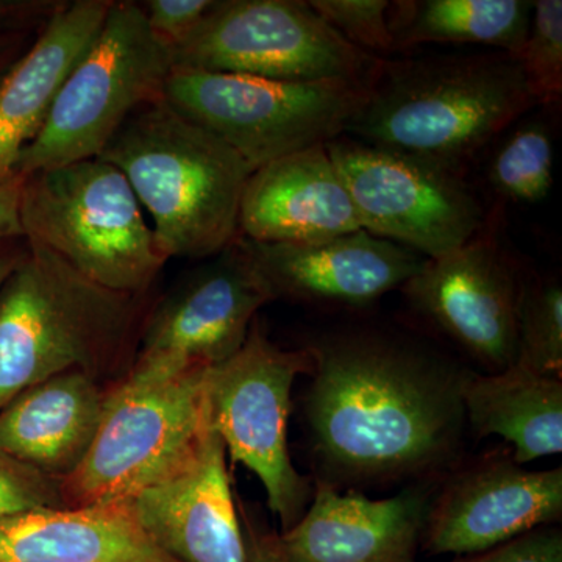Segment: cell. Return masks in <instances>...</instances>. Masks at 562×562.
Wrapping results in <instances>:
<instances>
[{
	"mask_svg": "<svg viewBox=\"0 0 562 562\" xmlns=\"http://www.w3.org/2000/svg\"><path fill=\"white\" fill-rule=\"evenodd\" d=\"M305 412L317 460L346 482H386L431 471L457 450L468 373L382 331L313 344Z\"/></svg>",
	"mask_w": 562,
	"mask_h": 562,
	"instance_id": "6da1fadb",
	"label": "cell"
},
{
	"mask_svg": "<svg viewBox=\"0 0 562 562\" xmlns=\"http://www.w3.org/2000/svg\"><path fill=\"white\" fill-rule=\"evenodd\" d=\"M535 106L538 99L516 55L383 58L346 133L464 171Z\"/></svg>",
	"mask_w": 562,
	"mask_h": 562,
	"instance_id": "7a4b0ae2",
	"label": "cell"
},
{
	"mask_svg": "<svg viewBox=\"0 0 562 562\" xmlns=\"http://www.w3.org/2000/svg\"><path fill=\"white\" fill-rule=\"evenodd\" d=\"M29 243L0 288V412L41 382L69 371H111L140 338V299L102 288Z\"/></svg>",
	"mask_w": 562,
	"mask_h": 562,
	"instance_id": "3957f363",
	"label": "cell"
},
{
	"mask_svg": "<svg viewBox=\"0 0 562 562\" xmlns=\"http://www.w3.org/2000/svg\"><path fill=\"white\" fill-rule=\"evenodd\" d=\"M99 158L124 173L168 260L211 258L239 238L249 166L165 99L136 110Z\"/></svg>",
	"mask_w": 562,
	"mask_h": 562,
	"instance_id": "277c9868",
	"label": "cell"
},
{
	"mask_svg": "<svg viewBox=\"0 0 562 562\" xmlns=\"http://www.w3.org/2000/svg\"><path fill=\"white\" fill-rule=\"evenodd\" d=\"M20 217L27 241L110 291L143 297L168 262L124 173L99 157L24 177Z\"/></svg>",
	"mask_w": 562,
	"mask_h": 562,
	"instance_id": "5b68a950",
	"label": "cell"
},
{
	"mask_svg": "<svg viewBox=\"0 0 562 562\" xmlns=\"http://www.w3.org/2000/svg\"><path fill=\"white\" fill-rule=\"evenodd\" d=\"M210 368L157 373L132 368L106 392L94 441L63 480L66 506L125 501L184 464L211 430Z\"/></svg>",
	"mask_w": 562,
	"mask_h": 562,
	"instance_id": "8992f818",
	"label": "cell"
},
{
	"mask_svg": "<svg viewBox=\"0 0 562 562\" xmlns=\"http://www.w3.org/2000/svg\"><path fill=\"white\" fill-rule=\"evenodd\" d=\"M172 69L171 49L151 33L139 2L113 0L46 124L22 151L16 176L98 158L136 110L161 101Z\"/></svg>",
	"mask_w": 562,
	"mask_h": 562,
	"instance_id": "52a82bcc",
	"label": "cell"
},
{
	"mask_svg": "<svg viewBox=\"0 0 562 562\" xmlns=\"http://www.w3.org/2000/svg\"><path fill=\"white\" fill-rule=\"evenodd\" d=\"M368 85L280 81L173 68L162 99L224 140L250 171L347 132Z\"/></svg>",
	"mask_w": 562,
	"mask_h": 562,
	"instance_id": "ba28073f",
	"label": "cell"
},
{
	"mask_svg": "<svg viewBox=\"0 0 562 562\" xmlns=\"http://www.w3.org/2000/svg\"><path fill=\"white\" fill-rule=\"evenodd\" d=\"M171 55L177 69L368 87L383 60L342 38L305 0H216Z\"/></svg>",
	"mask_w": 562,
	"mask_h": 562,
	"instance_id": "9c48e42d",
	"label": "cell"
},
{
	"mask_svg": "<svg viewBox=\"0 0 562 562\" xmlns=\"http://www.w3.org/2000/svg\"><path fill=\"white\" fill-rule=\"evenodd\" d=\"M361 231L432 260L491 227L462 169L384 149L351 136L325 144Z\"/></svg>",
	"mask_w": 562,
	"mask_h": 562,
	"instance_id": "30bf717a",
	"label": "cell"
},
{
	"mask_svg": "<svg viewBox=\"0 0 562 562\" xmlns=\"http://www.w3.org/2000/svg\"><path fill=\"white\" fill-rule=\"evenodd\" d=\"M312 366L308 351L280 349L255 319L241 349L206 376L211 428L232 461L260 479L284 531L302 519L310 497L308 480L291 462L288 419L295 379Z\"/></svg>",
	"mask_w": 562,
	"mask_h": 562,
	"instance_id": "8fae6325",
	"label": "cell"
},
{
	"mask_svg": "<svg viewBox=\"0 0 562 562\" xmlns=\"http://www.w3.org/2000/svg\"><path fill=\"white\" fill-rule=\"evenodd\" d=\"M271 301L238 238L151 310L132 368L157 373L214 368L241 349L258 310Z\"/></svg>",
	"mask_w": 562,
	"mask_h": 562,
	"instance_id": "7c38bea8",
	"label": "cell"
},
{
	"mask_svg": "<svg viewBox=\"0 0 562 562\" xmlns=\"http://www.w3.org/2000/svg\"><path fill=\"white\" fill-rule=\"evenodd\" d=\"M519 288V272L490 227L427 260L402 290L417 313L498 372L516 362Z\"/></svg>",
	"mask_w": 562,
	"mask_h": 562,
	"instance_id": "4fadbf2b",
	"label": "cell"
},
{
	"mask_svg": "<svg viewBox=\"0 0 562 562\" xmlns=\"http://www.w3.org/2000/svg\"><path fill=\"white\" fill-rule=\"evenodd\" d=\"M562 471H525L513 460L461 473L427 514V549L476 554L558 522Z\"/></svg>",
	"mask_w": 562,
	"mask_h": 562,
	"instance_id": "5bb4252c",
	"label": "cell"
},
{
	"mask_svg": "<svg viewBox=\"0 0 562 562\" xmlns=\"http://www.w3.org/2000/svg\"><path fill=\"white\" fill-rule=\"evenodd\" d=\"M272 297L364 305L402 288L427 258L358 231L313 243H255L239 236Z\"/></svg>",
	"mask_w": 562,
	"mask_h": 562,
	"instance_id": "9a60e30c",
	"label": "cell"
},
{
	"mask_svg": "<svg viewBox=\"0 0 562 562\" xmlns=\"http://www.w3.org/2000/svg\"><path fill=\"white\" fill-rule=\"evenodd\" d=\"M225 457L211 428L190 460L131 498L140 527L177 562H247Z\"/></svg>",
	"mask_w": 562,
	"mask_h": 562,
	"instance_id": "2e32d148",
	"label": "cell"
},
{
	"mask_svg": "<svg viewBox=\"0 0 562 562\" xmlns=\"http://www.w3.org/2000/svg\"><path fill=\"white\" fill-rule=\"evenodd\" d=\"M424 491L371 501L321 484L308 512L279 536L288 562H416L427 522Z\"/></svg>",
	"mask_w": 562,
	"mask_h": 562,
	"instance_id": "e0dca14e",
	"label": "cell"
},
{
	"mask_svg": "<svg viewBox=\"0 0 562 562\" xmlns=\"http://www.w3.org/2000/svg\"><path fill=\"white\" fill-rule=\"evenodd\" d=\"M238 228L255 243H313L361 225L327 147L314 146L250 173Z\"/></svg>",
	"mask_w": 562,
	"mask_h": 562,
	"instance_id": "ac0fdd59",
	"label": "cell"
},
{
	"mask_svg": "<svg viewBox=\"0 0 562 562\" xmlns=\"http://www.w3.org/2000/svg\"><path fill=\"white\" fill-rule=\"evenodd\" d=\"M111 2L66 0L0 79V184L16 177L22 151L46 124L66 77L101 32Z\"/></svg>",
	"mask_w": 562,
	"mask_h": 562,
	"instance_id": "d6986e66",
	"label": "cell"
},
{
	"mask_svg": "<svg viewBox=\"0 0 562 562\" xmlns=\"http://www.w3.org/2000/svg\"><path fill=\"white\" fill-rule=\"evenodd\" d=\"M0 562H177L140 527L131 498L0 517Z\"/></svg>",
	"mask_w": 562,
	"mask_h": 562,
	"instance_id": "ffe728a7",
	"label": "cell"
},
{
	"mask_svg": "<svg viewBox=\"0 0 562 562\" xmlns=\"http://www.w3.org/2000/svg\"><path fill=\"white\" fill-rule=\"evenodd\" d=\"M105 395L81 371L29 387L0 412V450L63 483L94 441Z\"/></svg>",
	"mask_w": 562,
	"mask_h": 562,
	"instance_id": "44dd1931",
	"label": "cell"
},
{
	"mask_svg": "<svg viewBox=\"0 0 562 562\" xmlns=\"http://www.w3.org/2000/svg\"><path fill=\"white\" fill-rule=\"evenodd\" d=\"M465 420L480 436L512 443L516 464L562 450V382L509 366L491 375L468 373L461 390Z\"/></svg>",
	"mask_w": 562,
	"mask_h": 562,
	"instance_id": "7402d4cb",
	"label": "cell"
},
{
	"mask_svg": "<svg viewBox=\"0 0 562 562\" xmlns=\"http://www.w3.org/2000/svg\"><path fill=\"white\" fill-rule=\"evenodd\" d=\"M532 2L525 0H397L391 2L395 50L422 44H482L519 55Z\"/></svg>",
	"mask_w": 562,
	"mask_h": 562,
	"instance_id": "603a6c76",
	"label": "cell"
},
{
	"mask_svg": "<svg viewBox=\"0 0 562 562\" xmlns=\"http://www.w3.org/2000/svg\"><path fill=\"white\" fill-rule=\"evenodd\" d=\"M552 128L542 117L517 124L492 151L487 180L505 201L535 205L553 184Z\"/></svg>",
	"mask_w": 562,
	"mask_h": 562,
	"instance_id": "cb8c5ba5",
	"label": "cell"
},
{
	"mask_svg": "<svg viewBox=\"0 0 562 562\" xmlns=\"http://www.w3.org/2000/svg\"><path fill=\"white\" fill-rule=\"evenodd\" d=\"M514 364L536 373L562 375V290L560 281H520L516 306Z\"/></svg>",
	"mask_w": 562,
	"mask_h": 562,
	"instance_id": "d4e9b609",
	"label": "cell"
},
{
	"mask_svg": "<svg viewBox=\"0 0 562 562\" xmlns=\"http://www.w3.org/2000/svg\"><path fill=\"white\" fill-rule=\"evenodd\" d=\"M539 106L560 103L562 95V2H532L527 38L517 55Z\"/></svg>",
	"mask_w": 562,
	"mask_h": 562,
	"instance_id": "484cf974",
	"label": "cell"
},
{
	"mask_svg": "<svg viewBox=\"0 0 562 562\" xmlns=\"http://www.w3.org/2000/svg\"><path fill=\"white\" fill-rule=\"evenodd\" d=\"M313 10L355 47L383 58L392 54L387 0H308Z\"/></svg>",
	"mask_w": 562,
	"mask_h": 562,
	"instance_id": "4316f807",
	"label": "cell"
},
{
	"mask_svg": "<svg viewBox=\"0 0 562 562\" xmlns=\"http://www.w3.org/2000/svg\"><path fill=\"white\" fill-rule=\"evenodd\" d=\"M57 508H66L60 480L0 450V517Z\"/></svg>",
	"mask_w": 562,
	"mask_h": 562,
	"instance_id": "83f0119b",
	"label": "cell"
},
{
	"mask_svg": "<svg viewBox=\"0 0 562 562\" xmlns=\"http://www.w3.org/2000/svg\"><path fill=\"white\" fill-rule=\"evenodd\" d=\"M216 0H144L139 2L151 33L169 49L198 29Z\"/></svg>",
	"mask_w": 562,
	"mask_h": 562,
	"instance_id": "f1b7e54d",
	"label": "cell"
},
{
	"mask_svg": "<svg viewBox=\"0 0 562 562\" xmlns=\"http://www.w3.org/2000/svg\"><path fill=\"white\" fill-rule=\"evenodd\" d=\"M454 562H562V535L553 528H538L487 552Z\"/></svg>",
	"mask_w": 562,
	"mask_h": 562,
	"instance_id": "f546056e",
	"label": "cell"
},
{
	"mask_svg": "<svg viewBox=\"0 0 562 562\" xmlns=\"http://www.w3.org/2000/svg\"><path fill=\"white\" fill-rule=\"evenodd\" d=\"M22 184V176L0 184V239L24 238L20 217Z\"/></svg>",
	"mask_w": 562,
	"mask_h": 562,
	"instance_id": "4dcf8cb0",
	"label": "cell"
},
{
	"mask_svg": "<svg viewBox=\"0 0 562 562\" xmlns=\"http://www.w3.org/2000/svg\"><path fill=\"white\" fill-rule=\"evenodd\" d=\"M247 562H288L280 549L279 536L262 532L250 517L243 516Z\"/></svg>",
	"mask_w": 562,
	"mask_h": 562,
	"instance_id": "1f68e13d",
	"label": "cell"
},
{
	"mask_svg": "<svg viewBox=\"0 0 562 562\" xmlns=\"http://www.w3.org/2000/svg\"><path fill=\"white\" fill-rule=\"evenodd\" d=\"M41 31H43V29H41ZM38 33H20V35L0 36V79H2V77L9 72L11 66L20 60L22 55L29 50V47L32 46Z\"/></svg>",
	"mask_w": 562,
	"mask_h": 562,
	"instance_id": "d6a6232c",
	"label": "cell"
},
{
	"mask_svg": "<svg viewBox=\"0 0 562 562\" xmlns=\"http://www.w3.org/2000/svg\"><path fill=\"white\" fill-rule=\"evenodd\" d=\"M27 251L29 243L25 238L0 239V288L21 265Z\"/></svg>",
	"mask_w": 562,
	"mask_h": 562,
	"instance_id": "836d02e7",
	"label": "cell"
}]
</instances>
